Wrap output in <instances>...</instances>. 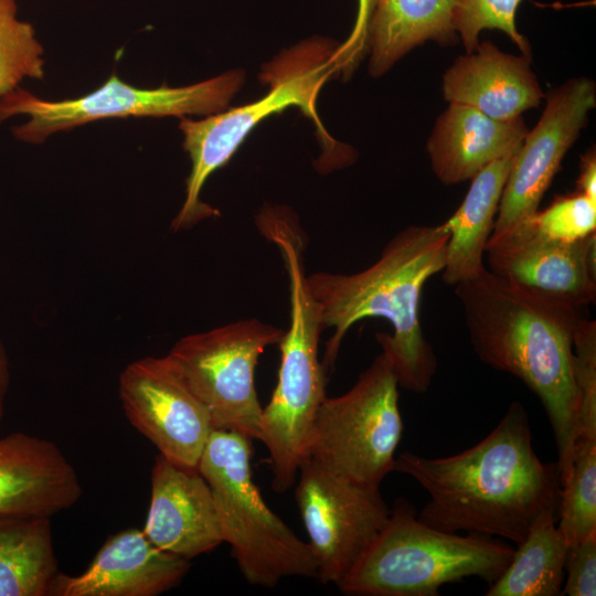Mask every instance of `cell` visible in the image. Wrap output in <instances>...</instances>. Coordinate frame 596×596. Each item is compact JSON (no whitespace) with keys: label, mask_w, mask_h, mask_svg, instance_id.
Listing matches in <instances>:
<instances>
[{"label":"cell","mask_w":596,"mask_h":596,"mask_svg":"<svg viewBox=\"0 0 596 596\" xmlns=\"http://www.w3.org/2000/svg\"><path fill=\"white\" fill-rule=\"evenodd\" d=\"M394 471L409 476L428 493L417 518L446 532L519 544L544 511L558 510L557 464L536 455L529 415L518 401L472 447L439 458L404 451L396 456Z\"/></svg>","instance_id":"6da1fadb"},{"label":"cell","mask_w":596,"mask_h":596,"mask_svg":"<svg viewBox=\"0 0 596 596\" xmlns=\"http://www.w3.org/2000/svg\"><path fill=\"white\" fill-rule=\"evenodd\" d=\"M454 287L479 360L514 375L540 398L554 435L562 488L577 437L573 336L578 310L524 292L487 268Z\"/></svg>","instance_id":"7a4b0ae2"},{"label":"cell","mask_w":596,"mask_h":596,"mask_svg":"<svg viewBox=\"0 0 596 596\" xmlns=\"http://www.w3.org/2000/svg\"><path fill=\"white\" fill-rule=\"evenodd\" d=\"M448 232L441 224L411 225L394 235L380 258L354 274L316 272L307 276L319 305L324 329L333 333L326 343L322 365L334 366L348 330L365 318H383L393 333L375 338L393 366L398 386L425 393L437 370V358L425 338L419 301L426 283L443 272Z\"/></svg>","instance_id":"3957f363"},{"label":"cell","mask_w":596,"mask_h":596,"mask_svg":"<svg viewBox=\"0 0 596 596\" xmlns=\"http://www.w3.org/2000/svg\"><path fill=\"white\" fill-rule=\"evenodd\" d=\"M513 552L497 538L432 528L408 500L398 498L380 534L338 587L353 596H436L443 585L467 577L492 584Z\"/></svg>","instance_id":"277c9868"},{"label":"cell","mask_w":596,"mask_h":596,"mask_svg":"<svg viewBox=\"0 0 596 596\" xmlns=\"http://www.w3.org/2000/svg\"><path fill=\"white\" fill-rule=\"evenodd\" d=\"M288 280L290 324L278 342L280 365L276 387L263 407L258 440L268 451L272 488H291L308 457L310 436L326 395V370L319 360V339L324 330L320 308L307 284L306 244L295 236L278 241Z\"/></svg>","instance_id":"5b68a950"},{"label":"cell","mask_w":596,"mask_h":596,"mask_svg":"<svg viewBox=\"0 0 596 596\" xmlns=\"http://www.w3.org/2000/svg\"><path fill=\"white\" fill-rule=\"evenodd\" d=\"M251 441L214 429L198 464L212 491L224 542L252 585L274 587L291 576L316 578L318 564L308 542L267 507L253 481Z\"/></svg>","instance_id":"8992f818"},{"label":"cell","mask_w":596,"mask_h":596,"mask_svg":"<svg viewBox=\"0 0 596 596\" xmlns=\"http://www.w3.org/2000/svg\"><path fill=\"white\" fill-rule=\"evenodd\" d=\"M323 40H312L276 60L263 75L270 89L251 104L193 120L181 118L183 149L189 155L191 170L185 183V199L171 223L173 232L193 227L199 222L219 215V211L201 200L202 189L217 169L225 166L247 135L263 119L298 106L323 130L317 115V95L337 71L334 51Z\"/></svg>","instance_id":"52a82bcc"},{"label":"cell","mask_w":596,"mask_h":596,"mask_svg":"<svg viewBox=\"0 0 596 596\" xmlns=\"http://www.w3.org/2000/svg\"><path fill=\"white\" fill-rule=\"evenodd\" d=\"M398 383L381 352L342 395L326 397L313 423L308 457L355 482L380 488L395 466L403 434Z\"/></svg>","instance_id":"ba28073f"},{"label":"cell","mask_w":596,"mask_h":596,"mask_svg":"<svg viewBox=\"0 0 596 596\" xmlns=\"http://www.w3.org/2000/svg\"><path fill=\"white\" fill-rule=\"evenodd\" d=\"M243 82L241 71H230L183 87L139 88L113 74L95 91L64 100H44L17 87L0 100V121L26 115L28 120L12 129L13 136L42 143L55 132L100 119L213 115L225 110Z\"/></svg>","instance_id":"9c48e42d"},{"label":"cell","mask_w":596,"mask_h":596,"mask_svg":"<svg viewBox=\"0 0 596 596\" xmlns=\"http://www.w3.org/2000/svg\"><path fill=\"white\" fill-rule=\"evenodd\" d=\"M285 330L243 319L188 334L168 353L207 408L215 429L258 440L263 411L255 387L259 356Z\"/></svg>","instance_id":"30bf717a"},{"label":"cell","mask_w":596,"mask_h":596,"mask_svg":"<svg viewBox=\"0 0 596 596\" xmlns=\"http://www.w3.org/2000/svg\"><path fill=\"white\" fill-rule=\"evenodd\" d=\"M296 503L318 564L317 578L337 586L386 524L380 488L342 477L310 457L298 471Z\"/></svg>","instance_id":"8fae6325"},{"label":"cell","mask_w":596,"mask_h":596,"mask_svg":"<svg viewBox=\"0 0 596 596\" xmlns=\"http://www.w3.org/2000/svg\"><path fill=\"white\" fill-rule=\"evenodd\" d=\"M118 393L127 419L161 456L198 468L215 428L207 408L169 354L130 362L119 374Z\"/></svg>","instance_id":"7c38bea8"},{"label":"cell","mask_w":596,"mask_h":596,"mask_svg":"<svg viewBox=\"0 0 596 596\" xmlns=\"http://www.w3.org/2000/svg\"><path fill=\"white\" fill-rule=\"evenodd\" d=\"M596 105V85L575 77L546 96L544 110L528 131L509 171L491 235L503 234L538 211L568 149Z\"/></svg>","instance_id":"4fadbf2b"},{"label":"cell","mask_w":596,"mask_h":596,"mask_svg":"<svg viewBox=\"0 0 596 596\" xmlns=\"http://www.w3.org/2000/svg\"><path fill=\"white\" fill-rule=\"evenodd\" d=\"M489 272L535 297L579 310L596 298V233L562 242L538 233L528 221L491 235Z\"/></svg>","instance_id":"5bb4252c"},{"label":"cell","mask_w":596,"mask_h":596,"mask_svg":"<svg viewBox=\"0 0 596 596\" xmlns=\"http://www.w3.org/2000/svg\"><path fill=\"white\" fill-rule=\"evenodd\" d=\"M190 567L143 530L126 529L110 535L81 574L58 572L51 596H157L179 585Z\"/></svg>","instance_id":"9a60e30c"},{"label":"cell","mask_w":596,"mask_h":596,"mask_svg":"<svg viewBox=\"0 0 596 596\" xmlns=\"http://www.w3.org/2000/svg\"><path fill=\"white\" fill-rule=\"evenodd\" d=\"M142 530L159 549L190 561L224 542L212 491L198 468L157 455Z\"/></svg>","instance_id":"2e32d148"},{"label":"cell","mask_w":596,"mask_h":596,"mask_svg":"<svg viewBox=\"0 0 596 596\" xmlns=\"http://www.w3.org/2000/svg\"><path fill=\"white\" fill-rule=\"evenodd\" d=\"M82 496L75 468L51 440L23 432L0 437V517H50Z\"/></svg>","instance_id":"e0dca14e"},{"label":"cell","mask_w":596,"mask_h":596,"mask_svg":"<svg viewBox=\"0 0 596 596\" xmlns=\"http://www.w3.org/2000/svg\"><path fill=\"white\" fill-rule=\"evenodd\" d=\"M530 61L526 55L504 53L489 41L478 43L445 72L444 97L498 120L521 117L544 97Z\"/></svg>","instance_id":"ac0fdd59"},{"label":"cell","mask_w":596,"mask_h":596,"mask_svg":"<svg viewBox=\"0 0 596 596\" xmlns=\"http://www.w3.org/2000/svg\"><path fill=\"white\" fill-rule=\"evenodd\" d=\"M528 131L522 117L498 120L473 107L449 103L427 142L432 170L446 185L470 180L517 150Z\"/></svg>","instance_id":"d6986e66"},{"label":"cell","mask_w":596,"mask_h":596,"mask_svg":"<svg viewBox=\"0 0 596 596\" xmlns=\"http://www.w3.org/2000/svg\"><path fill=\"white\" fill-rule=\"evenodd\" d=\"M519 148L491 162L471 178L461 204L443 222L448 232L446 263L441 272L445 284L456 286L486 269V245L491 236L503 188Z\"/></svg>","instance_id":"ffe728a7"},{"label":"cell","mask_w":596,"mask_h":596,"mask_svg":"<svg viewBox=\"0 0 596 596\" xmlns=\"http://www.w3.org/2000/svg\"><path fill=\"white\" fill-rule=\"evenodd\" d=\"M456 0H375L368 29L370 74L381 76L417 45L457 41Z\"/></svg>","instance_id":"44dd1931"},{"label":"cell","mask_w":596,"mask_h":596,"mask_svg":"<svg viewBox=\"0 0 596 596\" xmlns=\"http://www.w3.org/2000/svg\"><path fill=\"white\" fill-rule=\"evenodd\" d=\"M58 572L50 517H0V596H51Z\"/></svg>","instance_id":"7402d4cb"},{"label":"cell","mask_w":596,"mask_h":596,"mask_svg":"<svg viewBox=\"0 0 596 596\" xmlns=\"http://www.w3.org/2000/svg\"><path fill=\"white\" fill-rule=\"evenodd\" d=\"M517 545L509 565L486 595H561L570 544L557 528V509L544 511Z\"/></svg>","instance_id":"603a6c76"},{"label":"cell","mask_w":596,"mask_h":596,"mask_svg":"<svg viewBox=\"0 0 596 596\" xmlns=\"http://www.w3.org/2000/svg\"><path fill=\"white\" fill-rule=\"evenodd\" d=\"M557 528L570 545L596 535V437L576 439L570 478L561 488Z\"/></svg>","instance_id":"cb8c5ba5"},{"label":"cell","mask_w":596,"mask_h":596,"mask_svg":"<svg viewBox=\"0 0 596 596\" xmlns=\"http://www.w3.org/2000/svg\"><path fill=\"white\" fill-rule=\"evenodd\" d=\"M17 13L15 0H0V100L24 78L44 76L43 46L33 25Z\"/></svg>","instance_id":"d4e9b609"},{"label":"cell","mask_w":596,"mask_h":596,"mask_svg":"<svg viewBox=\"0 0 596 596\" xmlns=\"http://www.w3.org/2000/svg\"><path fill=\"white\" fill-rule=\"evenodd\" d=\"M455 28L467 53L479 43L483 30L504 32L522 51L530 56L531 49L526 39L519 33L515 13L522 0H456Z\"/></svg>","instance_id":"484cf974"},{"label":"cell","mask_w":596,"mask_h":596,"mask_svg":"<svg viewBox=\"0 0 596 596\" xmlns=\"http://www.w3.org/2000/svg\"><path fill=\"white\" fill-rule=\"evenodd\" d=\"M526 221L545 237L562 242L579 241L596 233V200L576 191L557 198Z\"/></svg>","instance_id":"4316f807"},{"label":"cell","mask_w":596,"mask_h":596,"mask_svg":"<svg viewBox=\"0 0 596 596\" xmlns=\"http://www.w3.org/2000/svg\"><path fill=\"white\" fill-rule=\"evenodd\" d=\"M574 376L578 396L577 438L596 437V322L578 319L573 336Z\"/></svg>","instance_id":"83f0119b"},{"label":"cell","mask_w":596,"mask_h":596,"mask_svg":"<svg viewBox=\"0 0 596 596\" xmlns=\"http://www.w3.org/2000/svg\"><path fill=\"white\" fill-rule=\"evenodd\" d=\"M561 595H596V535L570 545Z\"/></svg>","instance_id":"f1b7e54d"},{"label":"cell","mask_w":596,"mask_h":596,"mask_svg":"<svg viewBox=\"0 0 596 596\" xmlns=\"http://www.w3.org/2000/svg\"><path fill=\"white\" fill-rule=\"evenodd\" d=\"M375 0H358L355 23L349 39L334 51L338 71L350 74L368 47V29Z\"/></svg>","instance_id":"f546056e"},{"label":"cell","mask_w":596,"mask_h":596,"mask_svg":"<svg viewBox=\"0 0 596 596\" xmlns=\"http://www.w3.org/2000/svg\"><path fill=\"white\" fill-rule=\"evenodd\" d=\"M581 172L577 179V192L596 200V156L590 150L582 157Z\"/></svg>","instance_id":"4dcf8cb0"},{"label":"cell","mask_w":596,"mask_h":596,"mask_svg":"<svg viewBox=\"0 0 596 596\" xmlns=\"http://www.w3.org/2000/svg\"><path fill=\"white\" fill-rule=\"evenodd\" d=\"M10 384V362L4 345L0 342V426L4 416L6 398Z\"/></svg>","instance_id":"1f68e13d"}]
</instances>
